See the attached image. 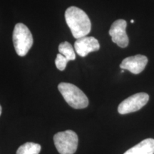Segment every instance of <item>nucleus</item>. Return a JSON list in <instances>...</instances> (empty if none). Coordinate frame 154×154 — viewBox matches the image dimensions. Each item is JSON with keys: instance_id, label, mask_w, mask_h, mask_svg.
<instances>
[{"instance_id": "obj_1", "label": "nucleus", "mask_w": 154, "mask_h": 154, "mask_svg": "<svg viewBox=\"0 0 154 154\" xmlns=\"http://www.w3.org/2000/svg\"><path fill=\"white\" fill-rule=\"evenodd\" d=\"M65 19L72 35L76 39L86 36L91 32V24L89 17L85 11L78 7H69L65 11Z\"/></svg>"}, {"instance_id": "obj_2", "label": "nucleus", "mask_w": 154, "mask_h": 154, "mask_svg": "<svg viewBox=\"0 0 154 154\" xmlns=\"http://www.w3.org/2000/svg\"><path fill=\"white\" fill-rule=\"evenodd\" d=\"M58 89L71 107L76 109H82L88 106L87 96L76 86L70 83L61 82L58 85Z\"/></svg>"}, {"instance_id": "obj_3", "label": "nucleus", "mask_w": 154, "mask_h": 154, "mask_svg": "<svg viewBox=\"0 0 154 154\" xmlns=\"http://www.w3.org/2000/svg\"><path fill=\"white\" fill-rule=\"evenodd\" d=\"M13 43L15 51L19 57H24L33 45V36L26 25L18 23L13 32Z\"/></svg>"}, {"instance_id": "obj_4", "label": "nucleus", "mask_w": 154, "mask_h": 154, "mask_svg": "<svg viewBox=\"0 0 154 154\" xmlns=\"http://www.w3.org/2000/svg\"><path fill=\"white\" fill-rule=\"evenodd\" d=\"M54 142L60 154H74L78 147L79 138L74 131L67 130L56 134Z\"/></svg>"}, {"instance_id": "obj_5", "label": "nucleus", "mask_w": 154, "mask_h": 154, "mask_svg": "<svg viewBox=\"0 0 154 154\" xmlns=\"http://www.w3.org/2000/svg\"><path fill=\"white\" fill-rule=\"evenodd\" d=\"M149 100V94L146 93H138L129 96L119 104L118 111L120 114H127L136 112L143 108Z\"/></svg>"}, {"instance_id": "obj_6", "label": "nucleus", "mask_w": 154, "mask_h": 154, "mask_svg": "<svg viewBox=\"0 0 154 154\" xmlns=\"http://www.w3.org/2000/svg\"><path fill=\"white\" fill-rule=\"evenodd\" d=\"M127 23L124 19H118L111 25L109 29V35L111 36L112 42L116 44L119 47L126 48L129 43L126 29Z\"/></svg>"}, {"instance_id": "obj_7", "label": "nucleus", "mask_w": 154, "mask_h": 154, "mask_svg": "<svg viewBox=\"0 0 154 154\" xmlns=\"http://www.w3.org/2000/svg\"><path fill=\"white\" fill-rule=\"evenodd\" d=\"M148 63V58L144 55L137 54L124 59L120 64V68L128 70L134 74L142 72Z\"/></svg>"}, {"instance_id": "obj_8", "label": "nucleus", "mask_w": 154, "mask_h": 154, "mask_svg": "<svg viewBox=\"0 0 154 154\" xmlns=\"http://www.w3.org/2000/svg\"><path fill=\"white\" fill-rule=\"evenodd\" d=\"M74 49L78 55L85 57L89 53L98 51L100 49V44L99 41L93 36H84L76 39Z\"/></svg>"}, {"instance_id": "obj_9", "label": "nucleus", "mask_w": 154, "mask_h": 154, "mask_svg": "<svg viewBox=\"0 0 154 154\" xmlns=\"http://www.w3.org/2000/svg\"><path fill=\"white\" fill-rule=\"evenodd\" d=\"M124 154H154V139L147 138L142 140Z\"/></svg>"}, {"instance_id": "obj_10", "label": "nucleus", "mask_w": 154, "mask_h": 154, "mask_svg": "<svg viewBox=\"0 0 154 154\" xmlns=\"http://www.w3.org/2000/svg\"><path fill=\"white\" fill-rule=\"evenodd\" d=\"M41 151V146L38 143L27 142L19 146L17 154H38Z\"/></svg>"}, {"instance_id": "obj_11", "label": "nucleus", "mask_w": 154, "mask_h": 154, "mask_svg": "<svg viewBox=\"0 0 154 154\" xmlns=\"http://www.w3.org/2000/svg\"><path fill=\"white\" fill-rule=\"evenodd\" d=\"M59 54H62L69 61H73L76 59V54L73 49L72 44L68 42H63L59 46Z\"/></svg>"}, {"instance_id": "obj_12", "label": "nucleus", "mask_w": 154, "mask_h": 154, "mask_svg": "<svg viewBox=\"0 0 154 154\" xmlns=\"http://www.w3.org/2000/svg\"><path fill=\"white\" fill-rule=\"evenodd\" d=\"M69 61L66 57H63L62 54H57V58L55 59V64L57 68L60 71H63L66 69L67 63Z\"/></svg>"}, {"instance_id": "obj_13", "label": "nucleus", "mask_w": 154, "mask_h": 154, "mask_svg": "<svg viewBox=\"0 0 154 154\" xmlns=\"http://www.w3.org/2000/svg\"><path fill=\"white\" fill-rule=\"evenodd\" d=\"M1 114H2V106L1 105H0V116H1Z\"/></svg>"}, {"instance_id": "obj_14", "label": "nucleus", "mask_w": 154, "mask_h": 154, "mask_svg": "<svg viewBox=\"0 0 154 154\" xmlns=\"http://www.w3.org/2000/svg\"><path fill=\"white\" fill-rule=\"evenodd\" d=\"M131 24H134V19H131Z\"/></svg>"}, {"instance_id": "obj_15", "label": "nucleus", "mask_w": 154, "mask_h": 154, "mask_svg": "<svg viewBox=\"0 0 154 154\" xmlns=\"http://www.w3.org/2000/svg\"><path fill=\"white\" fill-rule=\"evenodd\" d=\"M124 69H122V70H121V73H124Z\"/></svg>"}]
</instances>
